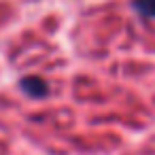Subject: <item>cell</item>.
I'll list each match as a JSON object with an SVG mask.
<instances>
[{"label":"cell","mask_w":155,"mask_h":155,"mask_svg":"<svg viewBox=\"0 0 155 155\" xmlns=\"http://www.w3.org/2000/svg\"><path fill=\"white\" fill-rule=\"evenodd\" d=\"M19 89H21V94H26L32 100H43L49 96V85L41 77H24L19 81Z\"/></svg>","instance_id":"1"},{"label":"cell","mask_w":155,"mask_h":155,"mask_svg":"<svg viewBox=\"0 0 155 155\" xmlns=\"http://www.w3.org/2000/svg\"><path fill=\"white\" fill-rule=\"evenodd\" d=\"M132 9L144 19H155V0H132Z\"/></svg>","instance_id":"2"}]
</instances>
